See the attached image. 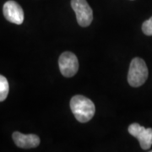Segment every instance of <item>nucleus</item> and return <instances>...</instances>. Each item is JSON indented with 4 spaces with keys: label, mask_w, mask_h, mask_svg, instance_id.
<instances>
[{
    "label": "nucleus",
    "mask_w": 152,
    "mask_h": 152,
    "mask_svg": "<svg viewBox=\"0 0 152 152\" xmlns=\"http://www.w3.org/2000/svg\"><path fill=\"white\" fill-rule=\"evenodd\" d=\"M58 65L61 74L64 77H73L79 69L78 58L71 52H65L60 55Z\"/></svg>",
    "instance_id": "nucleus-4"
},
{
    "label": "nucleus",
    "mask_w": 152,
    "mask_h": 152,
    "mask_svg": "<svg viewBox=\"0 0 152 152\" xmlns=\"http://www.w3.org/2000/svg\"><path fill=\"white\" fill-rule=\"evenodd\" d=\"M3 11L4 15L8 21L16 25H21L24 21V11L20 5L13 0L6 2Z\"/></svg>",
    "instance_id": "nucleus-6"
},
{
    "label": "nucleus",
    "mask_w": 152,
    "mask_h": 152,
    "mask_svg": "<svg viewBox=\"0 0 152 152\" xmlns=\"http://www.w3.org/2000/svg\"><path fill=\"white\" fill-rule=\"evenodd\" d=\"M12 138L17 146L23 149L35 148L40 144V139L36 134H23L20 132H15Z\"/></svg>",
    "instance_id": "nucleus-7"
},
{
    "label": "nucleus",
    "mask_w": 152,
    "mask_h": 152,
    "mask_svg": "<svg viewBox=\"0 0 152 152\" xmlns=\"http://www.w3.org/2000/svg\"><path fill=\"white\" fill-rule=\"evenodd\" d=\"M142 31L146 36H152V17L147 20L142 25Z\"/></svg>",
    "instance_id": "nucleus-9"
},
{
    "label": "nucleus",
    "mask_w": 152,
    "mask_h": 152,
    "mask_svg": "<svg viewBox=\"0 0 152 152\" xmlns=\"http://www.w3.org/2000/svg\"><path fill=\"white\" fill-rule=\"evenodd\" d=\"M148 75L146 64L142 58H134L131 61L128 74V82L131 86H141L146 81Z\"/></svg>",
    "instance_id": "nucleus-2"
},
{
    "label": "nucleus",
    "mask_w": 152,
    "mask_h": 152,
    "mask_svg": "<svg viewBox=\"0 0 152 152\" xmlns=\"http://www.w3.org/2000/svg\"><path fill=\"white\" fill-rule=\"evenodd\" d=\"M129 132L131 135L138 139L143 150H148L152 145V129H145L139 124H132L129 127Z\"/></svg>",
    "instance_id": "nucleus-5"
},
{
    "label": "nucleus",
    "mask_w": 152,
    "mask_h": 152,
    "mask_svg": "<svg viewBox=\"0 0 152 152\" xmlns=\"http://www.w3.org/2000/svg\"><path fill=\"white\" fill-rule=\"evenodd\" d=\"M9 91V82L4 76L0 75V102H4L7 98Z\"/></svg>",
    "instance_id": "nucleus-8"
},
{
    "label": "nucleus",
    "mask_w": 152,
    "mask_h": 152,
    "mask_svg": "<svg viewBox=\"0 0 152 152\" xmlns=\"http://www.w3.org/2000/svg\"><path fill=\"white\" fill-rule=\"evenodd\" d=\"M71 7L76 15L78 24L82 27L89 26L93 20V11L86 0H71Z\"/></svg>",
    "instance_id": "nucleus-3"
},
{
    "label": "nucleus",
    "mask_w": 152,
    "mask_h": 152,
    "mask_svg": "<svg viewBox=\"0 0 152 152\" xmlns=\"http://www.w3.org/2000/svg\"><path fill=\"white\" fill-rule=\"evenodd\" d=\"M70 108L76 119L80 123L89 122L96 112L92 101L80 95L75 96L71 99Z\"/></svg>",
    "instance_id": "nucleus-1"
}]
</instances>
